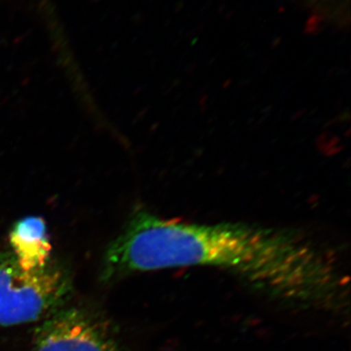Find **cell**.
<instances>
[{
    "instance_id": "1",
    "label": "cell",
    "mask_w": 351,
    "mask_h": 351,
    "mask_svg": "<svg viewBox=\"0 0 351 351\" xmlns=\"http://www.w3.org/2000/svg\"><path fill=\"white\" fill-rule=\"evenodd\" d=\"M182 267H209L302 308L343 311L348 281L326 250L292 230L165 219L138 210L106 253L104 282Z\"/></svg>"
},
{
    "instance_id": "2",
    "label": "cell",
    "mask_w": 351,
    "mask_h": 351,
    "mask_svg": "<svg viewBox=\"0 0 351 351\" xmlns=\"http://www.w3.org/2000/svg\"><path fill=\"white\" fill-rule=\"evenodd\" d=\"M71 292V274L61 265L25 271L10 251L0 253V326L43 321L68 304Z\"/></svg>"
},
{
    "instance_id": "3",
    "label": "cell",
    "mask_w": 351,
    "mask_h": 351,
    "mask_svg": "<svg viewBox=\"0 0 351 351\" xmlns=\"http://www.w3.org/2000/svg\"><path fill=\"white\" fill-rule=\"evenodd\" d=\"M32 351H127L110 322L93 309L66 306L40 323Z\"/></svg>"
},
{
    "instance_id": "4",
    "label": "cell",
    "mask_w": 351,
    "mask_h": 351,
    "mask_svg": "<svg viewBox=\"0 0 351 351\" xmlns=\"http://www.w3.org/2000/svg\"><path fill=\"white\" fill-rule=\"evenodd\" d=\"M11 254L25 271L43 269L51 263V246L47 226L40 217H27L18 221L9 233Z\"/></svg>"
},
{
    "instance_id": "5",
    "label": "cell",
    "mask_w": 351,
    "mask_h": 351,
    "mask_svg": "<svg viewBox=\"0 0 351 351\" xmlns=\"http://www.w3.org/2000/svg\"><path fill=\"white\" fill-rule=\"evenodd\" d=\"M0 5L18 9H34L43 12L44 16H55L52 0H0Z\"/></svg>"
}]
</instances>
